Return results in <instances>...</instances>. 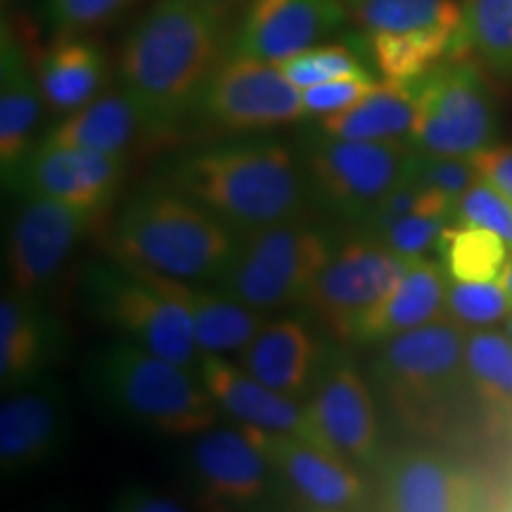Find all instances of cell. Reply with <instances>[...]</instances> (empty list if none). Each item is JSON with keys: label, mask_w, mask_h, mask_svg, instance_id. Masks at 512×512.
<instances>
[{"label": "cell", "mask_w": 512, "mask_h": 512, "mask_svg": "<svg viewBox=\"0 0 512 512\" xmlns=\"http://www.w3.org/2000/svg\"><path fill=\"white\" fill-rule=\"evenodd\" d=\"M228 17L211 0H157L128 31L119 88L138 105L152 138L192 119L204 83L228 55Z\"/></svg>", "instance_id": "cell-1"}, {"label": "cell", "mask_w": 512, "mask_h": 512, "mask_svg": "<svg viewBox=\"0 0 512 512\" xmlns=\"http://www.w3.org/2000/svg\"><path fill=\"white\" fill-rule=\"evenodd\" d=\"M155 181L181 192L238 235L309 216L311 195L297 147L233 138L166 157Z\"/></svg>", "instance_id": "cell-2"}, {"label": "cell", "mask_w": 512, "mask_h": 512, "mask_svg": "<svg viewBox=\"0 0 512 512\" xmlns=\"http://www.w3.org/2000/svg\"><path fill=\"white\" fill-rule=\"evenodd\" d=\"M240 235L159 181L133 192L110 230V256L166 278L214 285Z\"/></svg>", "instance_id": "cell-3"}, {"label": "cell", "mask_w": 512, "mask_h": 512, "mask_svg": "<svg viewBox=\"0 0 512 512\" xmlns=\"http://www.w3.org/2000/svg\"><path fill=\"white\" fill-rule=\"evenodd\" d=\"M86 382L112 415L162 437L192 439L223 418L195 370L124 337H114L91 351Z\"/></svg>", "instance_id": "cell-4"}, {"label": "cell", "mask_w": 512, "mask_h": 512, "mask_svg": "<svg viewBox=\"0 0 512 512\" xmlns=\"http://www.w3.org/2000/svg\"><path fill=\"white\" fill-rule=\"evenodd\" d=\"M465 337L458 323L441 318L380 344L368 377L403 425L439 430L467 389L472 392Z\"/></svg>", "instance_id": "cell-5"}, {"label": "cell", "mask_w": 512, "mask_h": 512, "mask_svg": "<svg viewBox=\"0 0 512 512\" xmlns=\"http://www.w3.org/2000/svg\"><path fill=\"white\" fill-rule=\"evenodd\" d=\"M337 245V235L309 216L254 230L240 235L214 287L266 316L302 306Z\"/></svg>", "instance_id": "cell-6"}, {"label": "cell", "mask_w": 512, "mask_h": 512, "mask_svg": "<svg viewBox=\"0 0 512 512\" xmlns=\"http://www.w3.org/2000/svg\"><path fill=\"white\" fill-rule=\"evenodd\" d=\"M76 297L88 316L117 332V337L197 373L202 351L188 316L136 266L114 256L88 261L79 273Z\"/></svg>", "instance_id": "cell-7"}, {"label": "cell", "mask_w": 512, "mask_h": 512, "mask_svg": "<svg viewBox=\"0 0 512 512\" xmlns=\"http://www.w3.org/2000/svg\"><path fill=\"white\" fill-rule=\"evenodd\" d=\"M297 155L309 185L311 204L358 226L375 204L406 178L413 147L330 136L313 126L297 140Z\"/></svg>", "instance_id": "cell-8"}, {"label": "cell", "mask_w": 512, "mask_h": 512, "mask_svg": "<svg viewBox=\"0 0 512 512\" xmlns=\"http://www.w3.org/2000/svg\"><path fill=\"white\" fill-rule=\"evenodd\" d=\"M418 121L408 143L437 157L472 159L496 145L498 107L482 69L463 55L448 57L432 72L413 79Z\"/></svg>", "instance_id": "cell-9"}, {"label": "cell", "mask_w": 512, "mask_h": 512, "mask_svg": "<svg viewBox=\"0 0 512 512\" xmlns=\"http://www.w3.org/2000/svg\"><path fill=\"white\" fill-rule=\"evenodd\" d=\"M304 406L318 446L363 472L380 470L387 456L373 384L344 342H328Z\"/></svg>", "instance_id": "cell-10"}, {"label": "cell", "mask_w": 512, "mask_h": 512, "mask_svg": "<svg viewBox=\"0 0 512 512\" xmlns=\"http://www.w3.org/2000/svg\"><path fill=\"white\" fill-rule=\"evenodd\" d=\"M185 479L200 512H275L290 498L275 467L235 425H216L192 437Z\"/></svg>", "instance_id": "cell-11"}, {"label": "cell", "mask_w": 512, "mask_h": 512, "mask_svg": "<svg viewBox=\"0 0 512 512\" xmlns=\"http://www.w3.org/2000/svg\"><path fill=\"white\" fill-rule=\"evenodd\" d=\"M98 216L50 197H22L5 230V290L48 299Z\"/></svg>", "instance_id": "cell-12"}, {"label": "cell", "mask_w": 512, "mask_h": 512, "mask_svg": "<svg viewBox=\"0 0 512 512\" xmlns=\"http://www.w3.org/2000/svg\"><path fill=\"white\" fill-rule=\"evenodd\" d=\"M408 264L411 259L358 233L339 242L299 309L337 342L349 344L356 325L394 290Z\"/></svg>", "instance_id": "cell-13"}, {"label": "cell", "mask_w": 512, "mask_h": 512, "mask_svg": "<svg viewBox=\"0 0 512 512\" xmlns=\"http://www.w3.org/2000/svg\"><path fill=\"white\" fill-rule=\"evenodd\" d=\"M306 117L302 88L278 64L230 53L204 83L192 119L216 131H271Z\"/></svg>", "instance_id": "cell-14"}, {"label": "cell", "mask_w": 512, "mask_h": 512, "mask_svg": "<svg viewBox=\"0 0 512 512\" xmlns=\"http://www.w3.org/2000/svg\"><path fill=\"white\" fill-rule=\"evenodd\" d=\"M74 439V408L60 382L46 380L5 392L0 403V472L19 479L60 463Z\"/></svg>", "instance_id": "cell-15"}, {"label": "cell", "mask_w": 512, "mask_h": 512, "mask_svg": "<svg viewBox=\"0 0 512 512\" xmlns=\"http://www.w3.org/2000/svg\"><path fill=\"white\" fill-rule=\"evenodd\" d=\"M235 427H240L264 451L285 491L302 510L368 512L366 472L356 465L294 434L266 432L247 425Z\"/></svg>", "instance_id": "cell-16"}, {"label": "cell", "mask_w": 512, "mask_h": 512, "mask_svg": "<svg viewBox=\"0 0 512 512\" xmlns=\"http://www.w3.org/2000/svg\"><path fill=\"white\" fill-rule=\"evenodd\" d=\"M124 178L126 157L41 140L5 174V183L19 197H50L102 214L119 195Z\"/></svg>", "instance_id": "cell-17"}, {"label": "cell", "mask_w": 512, "mask_h": 512, "mask_svg": "<svg viewBox=\"0 0 512 512\" xmlns=\"http://www.w3.org/2000/svg\"><path fill=\"white\" fill-rule=\"evenodd\" d=\"M380 512H482L479 479L427 446H408L384 458L380 467Z\"/></svg>", "instance_id": "cell-18"}, {"label": "cell", "mask_w": 512, "mask_h": 512, "mask_svg": "<svg viewBox=\"0 0 512 512\" xmlns=\"http://www.w3.org/2000/svg\"><path fill=\"white\" fill-rule=\"evenodd\" d=\"M347 15L344 0H249L228 50L278 64L316 48Z\"/></svg>", "instance_id": "cell-19"}, {"label": "cell", "mask_w": 512, "mask_h": 512, "mask_svg": "<svg viewBox=\"0 0 512 512\" xmlns=\"http://www.w3.org/2000/svg\"><path fill=\"white\" fill-rule=\"evenodd\" d=\"M67 351V328L48 299L3 292L0 384L3 392L46 380Z\"/></svg>", "instance_id": "cell-20"}, {"label": "cell", "mask_w": 512, "mask_h": 512, "mask_svg": "<svg viewBox=\"0 0 512 512\" xmlns=\"http://www.w3.org/2000/svg\"><path fill=\"white\" fill-rule=\"evenodd\" d=\"M197 375L219 406L223 420L266 432L294 434L316 444L304 403L275 392L228 356L202 354Z\"/></svg>", "instance_id": "cell-21"}, {"label": "cell", "mask_w": 512, "mask_h": 512, "mask_svg": "<svg viewBox=\"0 0 512 512\" xmlns=\"http://www.w3.org/2000/svg\"><path fill=\"white\" fill-rule=\"evenodd\" d=\"M330 339L320 337L306 313L268 320L238 363L275 392L306 401Z\"/></svg>", "instance_id": "cell-22"}, {"label": "cell", "mask_w": 512, "mask_h": 512, "mask_svg": "<svg viewBox=\"0 0 512 512\" xmlns=\"http://www.w3.org/2000/svg\"><path fill=\"white\" fill-rule=\"evenodd\" d=\"M138 271L185 311L192 325L197 349L202 354L240 356L247 349V344L268 323L266 313L235 302L228 294L216 290L214 285L166 278V275L147 271V268H138Z\"/></svg>", "instance_id": "cell-23"}, {"label": "cell", "mask_w": 512, "mask_h": 512, "mask_svg": "<svg viewBox=\"0 0 512 512\" xmlns=\"http://www.w3.org/2000/svg\"><path fill=\"white\" fill-rule=\"evenodd\" d=\"M446 271L427 256L411 259L394 290L351 332L349 344H382L446 318Z\"/></svg>", "instance_id": "cell-24"}, {"label": "cell", "mask_w": 512, "mask_h": 512, "mask_svg": "<svg viewBox=\"0 0 512 512\" xmlns=\"http://www.w3.org/2000/svg\"><path fill=\"white\" fill-rule=\"evenodd\" d=\"M46 105L38 83L36 64L24 46L22 34L3 22V41H0V166L3 176L15 169L31 150V133L41 119Z\"/></svg>", "instance_id": "cell-25"}, {"label": "cell", "mask_w": 512, "mask_h": 512, "mask_svg": "<svg viewBox=\"0 0 512 512\" xmlns=\"http://www.w3.org/2000/svg\"><path fill=\"white\" fill-rule=\"evenodd\" d=\"M36 74L48 110L67 117L98 98L110 76V64L98 41L62 34L38 57Z\"/></svg>", "instance_id": "cell-26"}, {"label": "cell", "mask_w": 512, "mask_h": 512, "mask_svg": "<svg viewBox=\"0 0 512 512\" xmlns=\"http://www.w3.org/2000/svg\"><path fill=\"white\" fill-rule=\"evenodd\" d=\"M150 136L138 105L124 88L100 93L98 98L67 114L46 133V143L81 147V150L121 155L136 145L138 138ZM152 138V136H150Z\"/></svg>", "instance_id": "cell-27"}, {"label": "cell", "mask_w": 512, "mask_h": 512, "mask_svg": "<svg viewBox=\"0 0 512 512\" xmlns=\"http://www.w3.org/2000/svg\"><path fill=\"white\" fill-rule=\"evenodd\" d=\"M415 121H418V95L413 81L384 79L354 107L318 119L316 126L337 138L399 143V140H411Z\"/></svg>", "instance_id": "cell-28"}, {"label": "cell", "mask_w": 512, "mask_h": 512, "mask_svg": "<svg viewBox=\"0 0 512 512\" xmlns=\"http://www.w3.org/2000/svg\"><path fill=\"white\" fill-rule=\"evenodd\" d=\"M363 34L465 36L458 0H344Z\"/></svg>", "instance_id": "cell-29"}, {"label": "cell", "mask_w": 512, "mask_h": 512, "mask_svg": "<svg viewBox=\"0 0 512 512\" xmlns=\"http://www.w3.org/2000/svg\"><path fill=\"white\" fill-rule=\"evenodd\" d=\"M465 368L479 401L498 420L512 425V339L508 332L472 330L465 337Z\"/></svg>", "instance_id": "cell-30"}, {"label": "cell", "mask_w": 512, "mask_h": 512, "mask_svg": "<svg viewBox=\"0 0 512 512\" xmlns=\"http://www.w3.org/2000/svg\"><path fill=\"white\" fill-rule=\"evenodd\" d=\"M441 266L458 283H486L501 280L512 261V249L496 233L456 223L448 226L439 240Z\"/></svg>", "instance_id": "cell-31"}, {"label": "cell", "mask_w": 512, "mask_h": 512, "mask_svg": "<svg viewBox=\"0 0 512 512\" xmlns=\"http://www.w3.org/2000/svg\"><path fill=\"white\" fill-rule=\"evenodd\" d=\"M467 46L486 67L512 79V0H463Z\"/></svg>", "instance_id": "cell-32"}, {"label": "cell", "mask_w": 512, "mask_h": 512, "mask_svg": "<svg viewBox=\"0 0 512 512\" xmlns=\"http://www.w3.org/2000/svg\"><path fill=\"white\" fill-rule=\"evenodd\" d=\"M368 60V38L363 34V38H354L347 43L309 48L278 62V67L294 86L304 91V88L318 86V83L347 79V76H375L373 69L368 67Z\"/></svg>", "instance_id": "cell-33"}, {"label": "cell", "mask_w": 512, "mask_h": 512, "mask_svg": "<svg viewBox=\"0 0 512 512\" xmlns=\"http://www.w3.org/2000/svg\"><path fill=\"white\" fill-rule=\"evenodd\" d=\"M512 313V297L501 280L458 283L451 280L446 290V316L460 328L489 330L505 323Z\"/></svg>", "instance_id": "cell-34"}, {"label": "cell", "mask_w": 512, "mask_h": 512, "mask_svg": "<svg viewBox=\"0 0 512 512\" xmlns=\"http://www.w3.org/2000/svg\"><path fill=\"white\" fill-rule=\"evenodd\" d=\"M453 219L458 223H465V226L484 228L489 233H496L512 249V200H508L501 190H496L484 178H479L456 202Z\"/></svg>", "instance_id": "cell-35"}, {"label": "cell", "mask_w": 512, "mask_h": 512, "mask_svg": "<svg viewBox=\"0 0 512 512\" xmlns=\"http://www.w3.org/2000/svg\"><path fill=\"white\" fill-rule=\"evenodd\" d=\"M406 181L444 192L446 197L458 202L479 181V174L472 159L437 157L413 150L411 162H408Z\"/></svg>", "instance_id": "cell-36"}, {"label": "cell", "mask_w": 512, "mask_h": 512, "mask_svg": "<svg viewBox=\"0 0 512 512\" xmlns=\"http://www.w3.org/2000/svg\"><path fill=\"white\" fill-rule=\"evenodd\" d=\"M136 0H46V19L60 34H83L114 22Z\"/></svg>", "instance_id": "cell-37"}, {"label": "cell", "mask_w": 512, "mask_h": 512, "mask_svg": "<svg viewBox=\"0 0 512 512\" xmlns=\"http://www.w3.org/2000/svg\"><path fill=\"white\" fill-rule=\"evenodd\" d=\"M453 216L446 214H411L384 228L375 240L387 245L403 259H422L430 249L439 247L441 235L451 226Z\"/></svg>", "instance_id": "cell-38"}, {"label": "cell", "mask_w": 512, "mask_h": 512, "mask_svg": "<svg viewBox=\"0 0 512 512\" xmlns=\"http://www.w3.org/2000/svg\"><path fill=\"white\" fill-rule=\"evenodd\" d=\"M375 76H347V79H335L318 83V86L304 88V107L306 117L323 119L330 114H339L349 107H354L356 102H361L368 93L375 91L377 86Z\"/></svg>", "instance_id": "cell-39"}, {"label": "cell", "mask_w": 512, "mask_h": 512, "mask_svg": "<svg viewBox=\"0 0 512 512\" xmlns=\"http://www.w3.org/2000/svg\"><path fill=\"white\" fill-rule=\"evenodd\" d=\"M112 512H188L176 498L145 484H128L112 503Z\"/></svg>", "instance_id": "cell-40"}, {"label": "cell", "mask_w": 512, "mask_h": 512, "mask_svg": "<svg viewBox=\"0 0 512 512\" xmlns=\"http://www.w3.org/2000/svg\"><path fill=\"white\" fill-rule=\"evenodd\" d=\"M479 178L512 200V145H491L472 157Z\"/></svg>", "instance_id": "cell-41"}, {"label": "cell", "mask_w": 512, "mask_h": 512, "mask_svg": "<svg viewBox=\"0 0 512 512\" xmlns=\"http://www.w3.org/2000/svg\"><path fill=\"white\" fill-rule=\"evenodd\" d=\"M24 512H81V508L79 503L72 501V498L57 496V498H50V501H43L41 505H34V508Z\"/></svg>", "instance_id": "cell-42"}, {"label": "cell", "mask_w": 512, "mask_h": 512, "mask_svg": "<svg viewBox=\"0 0 512 512\" xmlns=\"http://www.w3.org/2000/svg\"><path fill=\"white\" fill-rule=\"evenodd\" d=\"M501 283L505 290H508V294L512 297V261L508 264V268H505V273L501 275Z\"/></svg>", "instance_id": "cell-43"}, {"label": "cell", "mask_w": 512, "mask_h": 512, "mask_svg": "<svg viewBox=\"0 0 512 512\" xmlns=\"http://www.w3.org/2000/svg\"><path fill=\"white\" fill-rule=\"evenodd\" d=\"M211 3L221 5V8H226V10H230V12H233V8H235V5H240V3H242V0H211Z\"/></svg>", "instance_id": "cell-44"}, {"label": "cell", "mask_w": 512, "mask_h": 512, "mask_svg": "<svg viewBox=\"0 0 512 512\" xmlns=\"http://www.w3.org/2000/svg\"><path fill=\"white\" fill-rule=\"evenodd\" d=\"M505 332H508L510 339H512V313H510V318L505 320Z\"/></svg>", "instance_id": "cell-45"}, {"label": "cell", "mask_w": 512, "mask_h": 512, "mask_svg": "<svg viewBox=\"0 0 512 512\" xmlns=\"http://www.w3.org/2000/svg\"><path fill=\"white\" fill-rule=\"evenodd\" d=\"M3 3H5V5H8V3H12V0H3Z\"/></svg>", "instance_id": "cell-46"}, {"label": "cell", "mask_w": 512, "mask_h": 512, "mask_svg": "<svg viewBox=\"0 0 512 512\" xmlns=\"http://www.w3.org/2000/svg\"><path fill=\"white\" fill-rule=\"evenodd\" d=\"M302 512H316V510H302Z\"/></svg>", "instance_id": "cell-47"}]
</instances>
